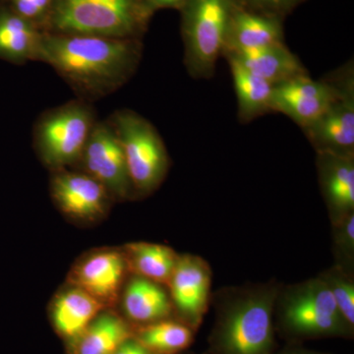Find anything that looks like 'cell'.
Listing matches in <instances>:
<instances>
[{"label": "cell", "instance_id": "20", "mask_svg": "<svg viewBox=\"0 0 354 354\" xmlns=\"http://www.w3.org/2000/svg\"><path fill=\"white\" fill-rule=\"evenodd\" d=\"M133 337V326L124 317L106 309L82 334L68 342L69 354H113Z\"/></svg>", "mask_w": 354, "mask_h": 354}, {"label": "cell", "instance_id": "25", "mask_svg": "<svg viewBox=\"0 0 354 354\" xmlns=\"http://www.w3.org/2000/svg\"><path fill=\"white\" fill-rule=\"evenodd\" d=\"M334 265L354 274V214L332 225Z\"/></svg>", "mask_w": 354, "mask_h": 354}, {"label": "cell", "instance_id": "8", "mask_svg": "<svg viewBox=\"0 0 354 354\" xmlns=\"http://www.w3.org/2000/svg\"><path fill=\"white\" fill-rule=\"evenodd\" d=\"M74 169L99 181L109 191L113 201L136 198L122 147L108 120L97 121Z\"/></svg>", "mask_w": 354, "mask_h": 354}, {"label": "cell", "instance_id": "3", "mask_svg": "<svg viewBox=\"0 0 354 354\" xmlns=\"http://www.w3.org/2000/svg\"><path fill=\"white\" fill-rule=\"evenodd\" d=\"M274 329L286 342L323 339H353L332 293L320 277L279 288L274 304Z\"/></svg>", "mask_w": 354, "mask_h": 354}, {"label": "cell", "instance_id": "21", "mask_svg": "<svg viewBox=\"0 0 354 354\" xmlns=\"http://www.w3.org/2000/svg\"><path fill=\"white\" fill-rule=\"evenodd\" d=\"M130 274L142 277L167 288L179 254L171 247L150 242H132L121 248Z\"/></svg>", "mask_w": 354, "mask_h": 354}, {"label": "cell", "instance_id": "17", "mask_svg": "<svg viewBox=\"0 0 354 354\" xmlns=\"http://www.w3.org/2000/svg\"><path fill=\"white\" fill-rule=\"evenodd\" d=\"M104 310L106 307L99 300L81 288L68 285L53 298L50 320L57 335L70 342L82 334Z\"/></svg>", "mask_w": 354, "mask_h": 354}, {"label": "cell", "instance_id": "18", "mask_svg": "<svg viewBox=\"0 0 354 354\" xmlns=\"http://www.w3.org/2000/svg\"><path fill=\"white\" fill-rule=\"evenodd\" d=\"M223 57H234L254 75L274 86L308 74L299 58L291 53L286 44L225 53Z\"/></svg>", "mask_w": 354, "mask_h": 354}, {"label": "cell", "instance_id": "2", "mask_svg": "<svg viewBox=\"0 0 354 354\" xmlns=\"http://www.w3.org/2000/svg\"><path fill=\"white\" fill-rule=\"evenodd\" d=\"M281 283L227 286L212 293L215 320L207 354H274V304Z\"/></svg>", "mask_w": 354, "mask_h": 354}, {"label": "cell", "instance_id": "7", "mask_svg": "<svg viewBox=\"0 0 354 354\" xmlns=\"http://www.w3.org/2000/svg\"><path fill=\"white\" fill-rule=\"evenodd\" d=\"M124 153L135 197L153 194L171 167L164 140L152 123L131 109H118L108 118Z\"/></svg>", "mask_w": 354, "mask_h": 354}, {"label": "cell", "instance_id": "16", "mask_svg": "<svg viewBox=\"0 0 354 354\" xmlns=\"http://www.w3.org/2000/svg\"><path fill=\"white\" fill-rule=\"evenodd\" d=\"M281 44H286L283 20L256 12L239 4L230 21L223 55Z\"/></svg>", "mask_w": 354, "mask_h": 354}, {"label": "cell", "instance_id": "14", "mask_svg": "<svg viewBox=\"0 0 354 354\" xmlns=\"http://www.w3.org/2000/svg\"><path fill=\"white\" fill-rule=\"evenodd\" d=\"M316 153L319 186L334 225L354 214V156Z\"/></svg>", "mask_w": 354, "mask_h": 354}, {"label": "cell", "instance_id": "13", "mask_svg": "<svg viewBox=\"0 0 354 354\" xmlns=\"http://www.w3.org/2000/svg\"><path fill=\"white\" fill-rule=\"evenodd\" d=\"M129 274L121 249H101L87 254L72 268L68 285L86 291L111 309L120 299Z\"/></svg>", "mask_w": 354, "mask_h": 354}, {"label": "cell", "instance_id": "10", "mask_svg": "<svg viewBox=\"0 0 354 354\" xmlns=\"http://www.w3.org/2000/svg\"><path fill=\"white\" fill-rule=\"evenodd\" d=\"M341 88V71L321 81L313 80L308 74L298 76L274 86L272 111L285 114L304 129L330 108Z\"/></svg>", "mask_w": 354, "mask_h": 354}, {"label": "cell", "instance_id": "27", "mask_svg": "<svg viewBox=\"0 0 354 354\" xmlns=\"http://www.w3.org/2000/svg\"><path fill=\"white\" fill-rule=\"evenodd\" d=\"M307 0H241L242 6L272 17L285 21L297 7Z\"/></svg>", "mask_w": 354, "mask_h": 354}, {"label": "cell", "instance_id": "31", "mask_svg": "<svg viewBox=\"0 0 354 354\" xmlns=\"http://www.w3.org/2000/svg\"><path fill=\"white\" fill-rule=\"evenodd\" d=\"M183 354H207V353H183Z\"/></svg>", "mask_w": 354, "mask_h": 354}, {"label": "cell", "instance_id": "12", "mask_svg": "<svg viewBox=\"0 0 354 354\" xmlns=\"http://www.w3.org/2000/svg\"><path fill=\"white\" fill-rule=\"evenodd\" d=\"M50 191L58 209L80 223L102 220L113 201L99 181L76 169L51 172Z\"/></svg>", "mask_w": 354, "mask_h": 354}, {"label": "cell", "instance_id": "28", "mask_svg": "<svg viewBox=\"0 0 354 354\" xmlns=\"http://www.w3.org/2000/svg\"><path fill=\"white\" fill-rule=\"evenodd\" d=\"M113 354H155L152 351L147 349L145 346H142L140 342L135 339H130L121 344L120 348L116 349Z\"/></svg>", "mask_w": 354, "mask_h": 354}, {"label": "cell", "instance_id": "24", "mask_svg": "<svg viewBox=\"0 0 354 354\" xmlns=\"http://www.w3.org/2000/svg\"><path fill=\"white\" fill-rule=\"evenodd\" d=\"M318 276L329 288L342 318L354 328V274L333 265Z\"/></svg>", "mask_w": 354, "mask_h": 354}, {"label": "cell", "instance_id": "32", "mask_svg": "<svg viewBox=\"0 0 354 354\" xmlns=\"http://www.w3.org/2000/svg\"><path fill=\"white\" fill-rule=\"evenodd\" d=\"M146 1H147V0H146Z\"/></svg>", "mask_w": 354, "mask_h": 354}, {"label": "cell", "instance_id": "6", "mask_svg": "<svg viewBox=\"0 0 354 354\" xmlns=\"http://www.w3.org/2000/svg\"><path fill=\"white\" fill-rule=\"evenodd\" d=\"M97 121L94 106L80 99L44 111L32 129L41 162L51 172L75 167Z\"/></svg>", "mask_w": 354, "mask_h": 354}, {"label": "cell", "instance_id": "1", "mask_svg": "<svg viewBox=\"0 0 354 354\" xmlns=\"http://www.w3.org/2000/svg\"><path fill=\"white\" fill-rule=\"evenodd\" d=\"M141 39L44 32L39 62L50 65L77 99L99 101L120 90L138 69Z\"/></svg>", "mask_w": 354, "mask_h": 354}, {"label": "cell", "instance_id": "30", "mask_svg": "<svg viewBox=\"0 0 354 354\" xmlns=\"http://www.w3.org/2000/svg\"><path fill=\"white\" fill-rule=\"evenodd\" d=\"M153 12L160 9H177L180 10L188 0H147Z\"/></svg>", "mask_w": 354, "mask_h": 354}, {"label": "cell", "instance_id": "15", "mask_svg": "<svg viewBox=\"0 0 354 354\" xmlns=\"http://www.w3.org/2000/svg\"><path fill=\"white\" fill-rule=\"evenodd\" d=\"M120 299L123 315L133 327L176 318L169 290L142 277L130 274Z\"/></svg>", "mask_w": 354, "mask_h": 354}, {"label": "cell", "instance_id": "26", "mask_svg": "<svg viewBox=\"0 0 354 354\" xmlns=\"http://www.w3.org/2000/svg\"><path fill=\"white\" fill-rule=\"evenodd\" d=\"M0 3L32 24L38 26L44 31L55 0H0Z\"/></svg>", "mask_w": 354, "mask_h": 354}, {"label": "cell", "instance_id": "9", "mask_svg": "<svg viewBox=\"0 0 354 354\" xmlns=\"http://www.w3.org/2000/svg\"><path fill=\"white\" fill-rule=\"evenodd\" d=\"M211 266L201 256L179 254L167 290L174 316L197 332L212 300Z\"/></svg>", "mask_w": 354, "mask_h": 354}, {"label": "cell", "instance_id": "5", "mask_svg": "<svg viewBox=\"0 0 354 354\" xmlns=\"http://www.w3.org/2000/svg\"><path fill=\"white\" fill-rule=\"evenodd\" d=\"M241 0H188L180 9L184 65L191 77L209 79L227 46L230 21Z\"/></svg>", "mask_w": 354, "mask_h": 354}, {"label": "cell", "instance_id": "29", "mask_svg": "<svg viewBox=\"0 0 354 354\" xmlns=\"http://www.w3.org/2000/svg\"><path fill=\"white\" fill-rule=\"evenodd\" d=\"M274 354H333L329 353H323V351H313L305 348L304 344H297V342H286L285 346L281 348L277 349Z\"/></svg>", "mask_w": 354, "mask_h": 354}, {"label": "cell", "instance_id": "23", "mask_svg": "<svg viewBox=\"0 0 354 354\" xmlns=\"http://www.w3.org/2000/svg\"><path fill=\"white\" fill-rule=\"evenodd\" d=\"M192 328L176 318L133 327V339L155 354H183L194 342Z\"/></svg>", "mask_w": 354, "mask_h": 354}, {"label": "cell", "instance_id": "11", "mask_svg": "<svg viewBox=\"0 0 354 354\" xmlns=\"http://www.w3.org/2000/svg\"><path fill=\"white\" fill-rule=\"evenodd\" d=\"M339 97L313 123L302 129L316 153L354 156V76L353 64L341 71Z\"/></svg>", "mask_w": 354, "mask_h": 354}, {"label": "cell", "instance_id": "4", "mask_svg": "<svg viewBox=\"0 0 354 354\" xmlns=\"http://www.w3.org/2000/svg\"><path fill=\"white\" fill-rule=\"evenodd\" d=\"M153 13L146 0H55L44 32L142 39Z\"/></svg>", "mask_w": 354, "mask_h": 354}, {"label": "cell", "instance_id": "22", "mask_svg": "<svg viewBox=\"0 0 354 354\" xmlns=\"http://www.w3.org/2000/svg\"><path fill=\"white\" fill-rule=\"evenodd\" d=\"M230 64L235 95L239 104V118L242 123L272 113V99L274 86L254 75L234 57H225Z\"/></svg>", "mask_w": 354, "mask_h": 354}, {"label": "cell", "instance_id": "19", "mask_svg": "<svg viewBox=\"0 0 354 354\" xmlns=\"http://www.w3.org/2000/svg\"><path fill=\"white\" fill-rule=\"evenodd\" d=\"M44 32L0 3V59L16 65L39 62Z\"/></svg>", "mask_w": 354, "mask_h": 354}]
</instances>
